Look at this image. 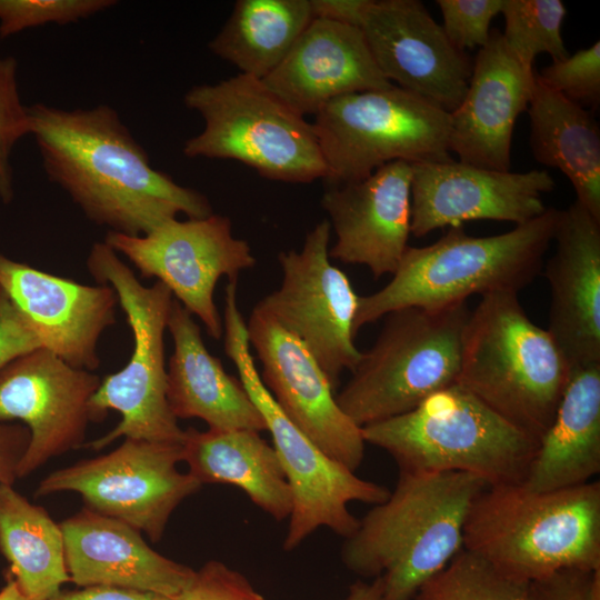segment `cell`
<instances>
[{
    "mask_svg": "<svg viewBox=\"0 0 600 600\" xmlns=\"http://www.w3.org/2000/svg\"><path fill=\"white\" fill-rule=\"evenodd\" d=\"M44 171L92 222L142 236L183 213L212 214L201 192L152 167L118 112L108 104L66 110L28 107Z\"/></svg>",
    "mask_w": 600,
    "mask_h": 600,
    "instance_id": "obj_1",
    "label": "cell"
},
{
    "mask_svg": "<svg viewBox=\"0 0 600 600\" xmlns=\"http://www.w3.org/2000/svg\"><path fill=\"white\" fill-rule=\"evenodd\" d=\"M487 482L467 472L399 471L388 498L374 504L341 548L343 563L381 577L382 600H410L463 549L469 508Z\"/></svg>",
    "mask_w": 600,
    "mask_h": 600,
    "instance_id": "obj_2",
    "label": "cell"
},
{
    "mask_svg": "<svg viewBox=\"0 0 600 600\" xmlns=\"http://www.w3.org/2000/svg\"><path fill=\"white\" fill-rule=\"evenodd\" d=\"M463 549L524 582L600 569V481L552 491L491 484L473 499Z\"/></svg>",
    "mask_w": 600,
    "mask_h": 600,
    "instance_id": "obj_3",
    "label": "cell"
},
{
    "mask_svg": "<svg viewBox=\"0 0 600 600\" xmlns=\"http://www.w3.org/2000/svg\"><path fill=\"white\" fill-rule=\"evenodd\" d=\"M559 209L547 208L512 230L473 237L462 224L452 226L426 247H408L391 280L378 291L359 297L353 329L408 307L441 309L496 291L530 284L541 271L553 241Z\"/></svg>",
    "mask_w": 600,
    "mask_h": 600,
    "instance_id": "obj_4",
    "label": "cell"
},
{
    "mask_svg": "<svg viewBox=\"0 0 600 600\" xmlns=\"http://www.w3.org/2000/svg\"><path fill=\"white\" fill-rule=\"evenodd\" d=\"M518 294L487 293L470 312L457 383L539 443L571 368L547 329L530 320Z\"/></svg>",
    "mask_w": 600,
    "mask_h": 600,
    "instance_id": "obj_5",
    "label": "cell"
},
{
    "mask_svg": "<svg viewBox=\"0 0 600 600\" xmlns=\"http://www.w3.org/2000/svg\"><path fill=\"white\" fill-rule=\"evenodd\" d=\"M366 443L407 472H467L491 484L523 483L538 442L453 383L402 414L361 428Z\"/></svg>",
    "mask_w": 600,
    "mask_h": 600,
    "instance_id": "obj_6",
    "label": "cell"
},
{
    "mask_svg": "<svg viewBox=\"0 0 600 600\" xmlns=\"http://www.w3.org/2000/svg\"><path fill=\"white\" fill-rule=\"evenodd\" d=\"M183 102L204 122L202 131L184 142L186 157L236 160L263 178L289 183L326 179L312 123L262 80L238 73L197 84Z\"/></svg>",
    "mask_w": 600,
    "mask_h": 600,
    "instance_id": "obj_7",
    "label": "cell"
},
{
    "mask_svg": "<svg viewBox=\"0 0 600 600\" xmlns=\"http://www.w3.org/2000/svg\"><path fill=\"white\" fill-rule=\"evenodd\" d=\"M87 268L99 284L116 291L132 331L133 350L128 363L104 377L90 399L92 421L102 420L112 409L121 414L120 422L82 447L100 450L121 437L181 443L184 430L167 399L163 339L173 301L171 291L159 281L143 286L104 242L93 243Z\"/></svg>",
    "mask_w": 600,
    "mask_h": 600,
    "instance_id": "obj_8",
    "label": "cell"
},
{
    "mask_svg": "<svg viewBox=\"0 0 600 600\" xmlns=\"http://www.w3.org/2000/svg\"><path fill=\"white\" fill-rule=\"evenodd\" d=\"M466 302L441 309L408 307L388 313L372 344L361 352L348 383L336 394L341 410L360 428L416 408L457 383Z\"/></svg>",
    "mask_w": 600,
    "mask_h": 600,
    "instance_id": "obj_9",
    "label": "cell"
},
{
    "mask_svg": "<svg viewBox=\"0 0 600 600\" xmlns=\"http://www.w3.org/2000/svg\"><path fill=\"white\" fill-rule=\"evenodd\" d=\"M223 333L226 353L264 420L291 489L293 507L283 549L292 551L322 527L344 539L350 537L359 519L349 510V503L374 506L384 501L390 490L358 477L329 457L278 407L262 383L249 350L247 323L238 307L237 281L226 286Z\"/></svg>",
    "mask_w": 600,
    "mask_h": 600,
    "instance_id": "obj_10",
    "label": "cell"
},
{
    "mask_svg": "<svg viewBox=\"0 0 600 600\" xmlns=\"http://www.w3.org/2000/svg\"><path fill=\"white\" fill-rule=\"evenodd\" d=\"M313 117L330 186L361 180L392 161L451 159L450 113L394 84L339 97Z\"/></svg>",
    "mask_w": 600,
    "mask_h": 600,
    "instance_id": "obj_11",
    "label": "cell"
},
{
    "mask_svg": "<svg viewBox=\"0 0 600 600\" xmlns=\"http://www.w3.org/2000/svg\"><path fill=\"white\" fill-rule=\"evenodd\" d=\"M182 442L126 438L113 451L48 474L36 497L61 491L79 493L84 507L128 523L158 542L176 508L201 488L178 470Z\"/></svg>",
    "mask_w": 600,
    "mask_h": 600,
    "instance_id": "obj_12",
    "label": "cell"
},
{
    "mask_svg": "<svg viewBox=\"0 0 600 600\" xmlns=\"http://www.w3.org/2000/svg\"><path fill=\"white\" fill-rule=\"evenodd\" d=\"M330 222L322 220L307 233L301 250L280 252L281 284L254 309L298 339L336 390L340 374L356 368L361 351L353 329L359 296L330 262Z\"/></svg>",
    "mask_w": 600,
    "mask_h": 600,
    "instance_id": "obj_13",
    "label": "cell"
},
{
    "mask_svg": "<svg viewBox=\"0 0 600 600\" xmlns=\"http://www.w3.org/2000/svg\"><path fill=\"white\" fill-rule=\"evenodd\" d=\"M123 254L142 278L163 283L207 333L220 339L223 322L213 300L218 280L238 274L256 264L247 241L236 238L228 217L170 219L142 236L108 231L103 241Z\"/></svg>",
    "mask_w": 600,
    "mask_h": 600,
    "instance_id": "obj_14",
    "label": "cell"
},
{
    "mask_svg": "<svg viewBox=\"0 0 600 600\" xmlns=\"http://www.w3.org/2000/svg\"><path fill=\"white\" fill-rule=\"evenodd\" d=\"M101 379L39 348L0 371V421L20 420L30 441L20 461L24 478L49 459L82 447L91 419L90 399Z\"/></svg>",
    "mask_w": 600,
    "mask_h": 600,
    "instance_id": "obj_15",
    "label": "cell"
},
{
    "mask_svg": "<svg viewBox=\"0 0 600 600\" xmlns=\"http://www.w3.org/2000/svg\"><path fill=\"white\" fill-rule=\"evenodd\" d=\"M360 29L389 82L449 113L460 104L472 63L421 1L371 0Z\"/></svg>",
    "mask_w": 600,
    "mask_h": 600,
    "instance_id": "obj_16",
    "label": "cell"
},
{
    "mask_svg": "<svg viewBox=\"0 0 600 600\" xmlns=\"http://www.w3.org/2000/svg\"><path fill=\"white\" fill-rule=\"evenodd\" d=\"M247 332L262 367L261 381L281 411L323 452L356 471L364 457L362 430L339 407L312 354L254 308Z\"/></svg>",
    "mask_w": 600,
    "mask_h": 600,
    "instance_id": "obj_17",
    "label": "cell"
},
{
    "mask_svg": "<svg viewBox=\"0 0 600 600\" xmlns=\"http://www.w3.org/2000/svg\"><path fill=\"white\" fill-rule=\"evenodd\" d=\"M410 232L421 238L470 220L518 224L542 214V196L554 189L546 170L498 171L449 159L411 164Z\"/></svg>",
    "mask_w": 600,
    "mask_h": 600,
    "instance_id": "obj_18",
    "label": "cell"
},
{
    "mask_svg": "<svg viewBox=\"0 0 600 600\" xmlns=\"http://www.w3.org/2000/svg\"><path fill=\"white\" fill-rule=\"evenodd\" d=\"M0 287L42 348L74 368L99 367V338L116 322L118 298L112 287L82 284L2 254Z\"/></svg>",
    "mask_w": 600,
    "mask_h": 600,
    "instance_id": "obj_19",
    "label": "cell"
},
{
    "mask_svg": "<svg viewBox=\"0 0 600 600\" xmlns=\"http://www.w3.org/2000/svg\"><path fill=\"white\" fill-rule=\"evenodd\" d=\"M411 163L389 162L370 176L331 186L321 199L336 242L329 257L393 274L407 250L411 223Z\"/></svg>",
    "mask_w": 600,
    "mask_h": 600,
    "instance_id": "obj_20",
    "label": "cell"
},
{
    "mask_svg": "<svg viewBox=\"0 0 600 600\" xmlns=\"http://www.w3.org/2000/svg\"><path fill=\"white\" fill-rule=\"evenodd\" d=\"M534 83L529 71L492 29L472 64L467 92L450 112L449 151L460 162L509 171L516 121L528 110Z\"/></svg>",
    "mask_w": 600,
    "mask_h": 600,
    "instance_id": "obj_21",
    "label": "cell"
},
{
    "mask_svg": "<svg viewBox=\"0 0 600 600\" xmlns=\"http://www.w3.org/2000/svg\"><path fill=\"white\" fill-rule=\"evenodd\" d=\"M553 241L547 331L571 369L600 363V220L574 201L559 210Z\"/></svg>",
    "mask_w": 600,
    "mask_h": 600,
    "instance_id": "obj_22",
    "label": "cell"
},
{
    "mask_svg": "<svg viewBox=\"0 0 600 600\" xmlns=\"http://www.w3.org/2000/svg\"><path fill=\"white\" fill-rule=\"evenodd\" d=\"M60 524L70 581L178 598L194 570L150 548L141 531L83 507Z\"/></svg>",
    "mask_w": 600,
    "mask_h": 600,
    "instance_id": "obj_23",
    "label": "cell"
},
{
    "mask_svg": "<svg viewBox=\"0 0 600 600\" xmlns=\"http://www.w3.org/2000/svg\"><path fill=\"white\" fill-rule=\"evenodd\" d=\"M262 81L302 116L354 92L392 86L378 69L360 28L312 19Z\"/></svg>",
    "mask_w": 600,
    "mask_h": 600,
    "instance_id": "obj_24",
    "label": "cell"
},
{
    "mask_svg": "<svg viewBox=\"0 0 600 600\" xmlns=\"http://www.w3.org/2000/svg\"><path fill=\"white\" fill-rule=\"evenodd\" d=\"M167 329L173 341L167 368L173 416L201 419L213 430L264 431V420L241 380L208 351L192 314L174 298Z\"/></svg>",
    "mask_w": 600,
    "mask_h": 600,
    "instance_id": "obj_25",
    "label": "cell"
},
{
    "mask_svg": "<svg viewBox=\"0 0 600 600\" xmlns=\"http://www.w3.org/2000/svg\"><path fill=\"white\" fill-rule=\"evenodd\" d=\"M600 472V363L571 369L554 417L523 484L552 491L588 483Z\"/></svg>",
    "mask_w": 600,
    "mask_h": 600,
    "instance_id": "obj_26",
    "label": "cell"
},
{
    "mask_svg": "<svg viewBox=\"0 0 600 600\" xmlns=\"http://www.w3.org/2000/svg\"><path fill=\"white\" fill-rule=\"evenodd\" d=\"M182 451L188 472L201 484L236 486L273 519L290 517L293 500L283 468L258 431L188 428Z\"/></svg>",
    "mask_w": 600,
    "mask_h": 600,
    "instance_id": "obj_27",
    "label": "cell"
},
{
    "mask_svg": "<svg viewBox=\"0 0 600 600\" xmlns=\"http://www.w3.org/2000/svg\"><path fill=\"white\" fill-rule=\"evenodd\" d=\"M533 158L559 169L572 183L577 199L600 220V130L580 104L543 84L534 70L528 107Z\"/></svg>",
    "mask_w": 600,
    "mask_h": 600,
    "instance_id": "obj_28",
    "label": "cell"
},
{
    "mask_svg": "<svg viewBox=\"0 0 600 600\" xmlns=\"http://www.w3.org/2000/svg\"><path fill=\"white\" fill-rule=\"evenodd\" d=\"M0 552L29 600H49L70 581L60 524L10 484H0Z\"/></svg>",
    "mask_w": 600,
    "mask_h": 600,
    "instance_id": "obj_29",
    "label": "cell"
},
{
    "mask_svg": "<svg viewBox=\"0 0 600 600\" xmlns=\"http://www.w3.org/2000/svg\"><path fill=\"white\" fill-rule=\"evenodd\" d=\"M312 19L309 0H239L209 49L240 73L262 80Z\"/></svg>",
    "mask_w": 600,
    "mask_h": 600,
    "instance_id": "obj_30",
    "label": "cell"
},
{
    "mask_svg": "<svg viewBox=\"0 0 600 600\" xmlns=\"http://www.w3.org/2000/svg\"><path fill=\"white\" fill-rule=\"evenodd\" d=\"M528 583L462 549L418 589L413 600H522Z\"/></svg>",
    "mask_w": 600,
    "mask_h": 600,
    "instance_id": "obj_31",
    "label": "cell"
},
{
    "mask_svg": "<svg viewBox=\"0 0 600 600\" xmlns=\"http://www.w3.org/2000/svg\"><path fill=\"white\" fill-rule=\"evenodd\" d=\"M501 13L502 38L527 70H534L540 53L550 54L552 61L569 56L561 33L567 13L561 0H503Z\"/></svg>",
    "mask_w": 600,
    "mask_h": 600,
    "instance_id": "obj_32",
    "label": "cell"
},
{
    "mask_svg": "<svg viewBox=\"0 0 600 600\" xmlns=\"http://www.w3.org/2000/svg\"><path fill=\"white\" fill-rule=\"evenodd\" d=\"M116 3L114 0H0V38L49 23L78 22Z\"/></svg>",
    "mask_w": 600,
    "mask_h": 600,
    "instance_id": "obj_33",
    "label": "cell"
},
{
    "mask_svg": "<svg viewBox=\"0 0 600 600\" xmlns=\"http://www.w3.org/2000/svg\"><path fill=\"white\" fill-rule=\"evenodd\" d=\"M17 60L0 57V199L3 203L13 200V173L10 156L16 143L30 134V118L19 94Z\"/></svg>",
    "mask_w": 600,
    "mask_h": 600,
    "instance_id": "obj_34",
    "label": "cell"
},
{
    "mask_svg": "<svg viewBox=\"0 0 600 600\" xmlns=\"http://www.w3.org/2000/svg\"><path fill=\"white\" fill-rule=\"evenodd\" d=\"M537 77L581 107L596 108L600 101V42L562 60H553L540 73L537 71Z\"/></svg>",
    "mask_w": 600,
    "mask_h": 600,
    "instance_id": "obj_35",
    "label": "cell"
},
{
    "mask_svg": "<svg viewBox=\"0 0 600 600\" xmlns=\"http://www.w3.org/2000/svg\"><path fill=\"white\" fill-rule=\"evenodd\" d=\"M448 39L459 50L487 44L492 19L501 13L503 0H437Z\"/></svg>",
    "mask_w": 600,
    "mask_h": 600,
    "instance_id": "obj_36",
    "label": "cell"
},
{
    "mask_svg": "<svg viewBox=\"0 0 600 600\" xmlns=\"http://www.w3.org/2000/svg\"><path fill=\"white\" fill-rule=\"evenodd\" d=\"M176 600H267L238 571L218 560L206 562Z\"/></svg>",
    "mask_w": 600,
    "mask_h": 600,
    "instance_id": "obj_37",
    "label": "cell"
},
{
    "mask_svg": "<svg viewBox=\"0 0 600 600\" xmlns=\"http://www.w3.org/2000/svg\"><path fill=\"white\" fill-rule=\"evenodd\" d=\"M522 600H600V569H564L530 581Z\"/></svg>",
    "mask_w": 600,
    "mask_h": 600,
    "instance_id": "obj_38",
    "label": "cell"
},
{
    "mask_svg": "<svg viewBox=\"0 0 600 600\" xmlns=\"http://www.w3.org/2000/svg\"><path fill=\"white\" fill-rule=\"evenodd\" d=\"M39 348H42L39 338L0 287V371Z\"/></svg>",
    "mask_w": 600,
    "mask_h": 600,
    "instance_id": "obj_39",
    "label": "cell"
},
{
    "mask_svg": "<svg viewBox=\"0 0 600 600\" xmlns=\"http://www.w3.org/2000/svg\"><path fill=\"white\" fill-rule=\"evenodd\" d=\"M30 441L24 424L0 421V484L13 486Z\"/></svg>",
    "mask_w": 600,
    "mask_h": 600,
    "instance_id": "obj_40",
    "label": "cell"
},
{
    "mask_svg": "<svg viewBox=\"0 0 600 600\" xmlns=\"http://www.w3.org/2000/svg\"><path fill=\"white\" fill-rule=\"evenodd\" d=\"M313 19L361 28L371 0H309Z\"/></svg>",
    "mask_w": 600,
    "mask_h": 600,
    "instance_id": "obj_41",
    "label": "cell"
},
{
    "mask_svg": "<svg viewBox=\"0 0 600 600\" xmlns=\"http://www.w3.org/2000/svg\"><path fill=\"white\" fill-rule=\"evenodd\" d=\"M49 600H176L161 594L133 589L91 586L80 590L60 591Z\"/></svg>",
    "mask_w": 600,
    "mask_h": 600,
    "instance_id": "obj_42",
    "label": "cell"
},
{
    "mask_svg": "<svg viewBox=\"0 0 600 600\" xmlns=\"http://www.w3.org/2000/svg\"><path fill=\"white\" fill-rule=\"evenodd\" d=\"M383 581L381 577L374 578L371 582L357 581L353 583L344 600H382Z\"/></svg>",
    "mask_w": 600,
    "mask_h": 600,
    "instance_id": "obj_43",
    "label": "cell"
},
{
    "mask_svg": "<svg viewBox=\"0 0 600 600\" xmlns=\"http://www.w3.org/2000/svg\"><path fill=\"white\" fill-rule=\"evenodd\" d=\"M0 600H29L19 589L17 582L10 576L7 583L0 590Z\"/></svg>",
    "mask_w": 600,
    "mask_h": 600,
    "instance_id": "obj_44",
    "label": "cell"
}]
</instances>
